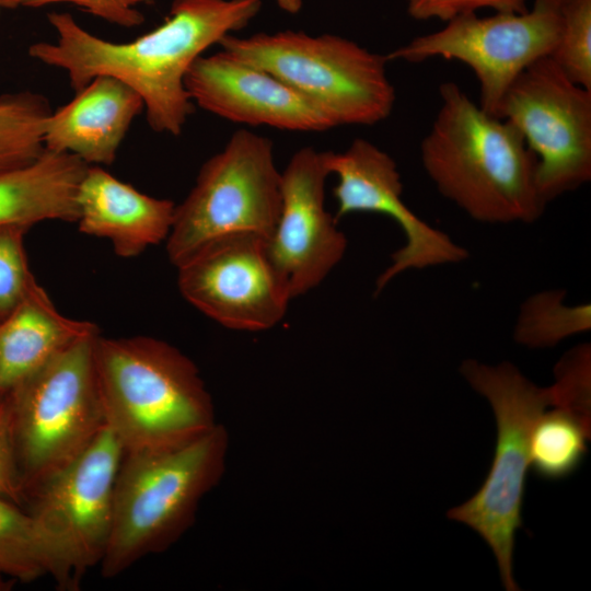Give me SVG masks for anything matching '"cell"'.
Wrapping results in <instances>:
<instances>
[{
  "label": "cell",
  "instance_id": "6da1fadb",
  "mask_svg": "<svg viewBox=\"0 0 591 591\" xmlns=\"http://www.w3.org/2000/svg\"><path fill=\"white\" fill-rule=\"evenodd\" d=\"M260 8L262 0H173L161 25L127 43L99 37L70 13L53 12L47 19L56 42L35 43L28 54L66 71L74 92L100 76L119 80L142 100L152 130L178 136L194 109L185 86L190 67Z\"/></svg>",
  "mask_w": 591,
  "mask_h": 591
},
{
  "label": "cell",
  "instance_id": "7a4b0ae2",
  "mask_svg": "<svg viewBox=\"0 0 591 591\" xmlns=\"http://www.w3.org/2000/svg\"><path fill=\"white\" fill-rule=\"evenodd\" d=\"M441 105L420 144L422 166L438 192L472 219L532 223L547 205L537 160L521 132L484 111L460 86H440Z\"/></svg>",
  "mask_w": 591,
  "mask_h": 591
},
{
  "label": "cell",
  "instance_id": "3957f363",
  "mask_svg": "<svg viewBox=\"0 0 591 591\" xmlns=\"http://www.w3.org/2000/svg\"><path fill=\"white\" fill-rule=\"evenodd\" d=\"M94 363L105 421L124 453L176 448L218 424L196 364L164 340L99 334Z\"/></svg>",
  "mask_w": 591,
  "mask_h": 591
},
{
  "label": "cell",
  "instance_id": "277c9868",
  "mask_svg": "<svg viewBox=\"0 0 591 591\" xmlns=\"http://www.w3.org/2000/svg\"><path fill=\"white\" fill-rule=\"evenodd\" d=\"M228 450V431L217 424L176 448L124 453L111 535L99 565L103 578L165 552L185 534L201 499L224 474Z\"/></svg>",
  "mask_w": 591,
  "mask_h": 591
},
{
  "label": "cell",
  "instance_id": "5b68a950",
  "mask_svg": "<svg viewBox=\"0 0 591 591\" xmlns=\"http://www.w3.org/2000/svg\"><path fill=\"white\" fill-rule=\"evenodd\" d=\"M221 49L281 80L334 124L374 125L389 117L395 90L386 56L333 34L299 31L225 36Z\"/></svg>",
  "mask_w": 591,
  "mask_h": 591
},
{
  "label": "cell",
  "instance_id": "8992f818",
  "mask_svg": "<svg viewBox=\"0 0 591 591\" xmlns=\"http://www.w3.org/2000/svg\"><path fill=\"white\" fill-rule=\"evenodd\" d=\"M460 371L493 407L497 441L493 464L482 487L447 515L468 525L484 538L497 559L505 589L518 591L512 555L515 531L522 526L530 436L538 417L554 405L553 392L551 386L533 384L510 362L488 366L467 359Z\"/></svg>",
  "mask_w": 591,
  "mask_h": 591
},
{
  "label": "cell",
  "instance_id": "52a82bcc",
  "mask_svg": "<svg viewBox=\"0 0 591 591\" xmlns=\"http://www.w3.org/2000/svg\"><path fill=\"white\" fill-rule=\"evenodd\" d=\"M99 334L74 341L5 393L25 498L106 426L94 363Z\"/></svg>",
  "mask_w": 591,
  "mask_h": 591
},
{
  "label": "cell",
  "instance_id": "ba28073f",
  "mask_svg": "<svg viewBox=\"0 0 591 591\" xmlns=\"http://www.w3.org/2000/svg\"><path fill=\"white\" fill-rule=\"evenodd\" d=\"M281 208V172L270 139L239 129L201 166L196 183L176 206L166 239L178 266L208 243L236 233L268 239Z\"/></svg>",
  "mask_w": 591,
  "mask_h": 591
},
{
  "label": "cell",
  "instance_id": "9c48e42d",
  "mask_svg": "<svg viewBox=\"0 0 591 591\" xmlns=\"http://www.w3.org/2000/svg\"><path fill=\"white\" fill-rule=\"evenodd\" d=\"M496 116L511 123L536 157L546 202L591 179V91L572 82L551 56L515 78Z\"/></svg>",
  "mask_w": 591,
  "mask_h": 591
},
{
  "label": "cell",
  "instance_id": "30bf717a",
  "mask_svg": "<svg viewBox=\"0 0 591 591\" xmlns=\"http://www.w3.org/2000/svg\"><path fill=\"white\" fill-rule=\"evenodd\" d=\"M565 0H533L522 13L459 15L433 33L414 38L386 58L420 62L433 57L468 66L479 84V106L496 116L515 78L530 65L549 57L557 46Z\"/></svg>",
  "mask_w": 591,
  "mask_h": 591
},
{
  "label": "cell",
  "instance_id": "8fae6325",
  "mask_svg": "<svg viewBox=\"0 0 591 591\" xmlns=\"http://www.w3.org/2000/svg\"><path fill=\"white\" fill-rule=\"evenodd\" d=\"M177 271L183 298L230 329L271 328L291 300L270 260L266 239L257 234L217 239L178 265Z\"/></svg>",
  "mask_w": 591,
  "mask_h": 591
},
{
  "label": "cell",
  "instance_id": "7c38bea8",
  "mask_svg": "<svg viewBox=\"0 0 591 591\" xmlns=\"http://www.w3.org/2000/svg\"><path fill=\"white\" fill-rule=\"evenodd\" d=\"M324 158L329 174L337 176L333 189L337 222L349 213L375 212L390 217L405 235V244L392 254L391 264L379 275L375 294L407 270L467 259L465 247L406 206L396 162L385 151L369 140L357 138L345 151H325Z\"/></svg>",
  "mask_w": 591,
  "mask_h": 591
},
{
  "label": "cell",
  "instance_id": "4fadbf2b",
  "mask_svg": "<svg viewBox=\"0 0 591 591\" xmlns=\"http://www.w3.org/2000/svg\"><path fill=\"white\" fill-rule=\"evenodd\" d=\"M123 456L120 441L106 425L78 457L30 497L32 513L65 547L79 582L105 554Z\"/></svg>",
  "mask_w": 591,
  "mask_h": 591
},
{
  "label": "cell",
  "instance_id": "5bb4252c",
  "mask_svg": "<svg viewBox=\"0 0 591 591\" xmlns=\"http://www.w3.org/2000/svg\"><path fill=\"white\" fill-rule=\"evenodd\" d=\"M324 152L298 150L281 172V208L267 252L291 299L317 287L341 260L345 234L325 208Z\"/></svg>",
  "mask_w": 591,
  "mask_h": 591
},
{
  "label": "cell",
  "instance_id": "9a60e30c",
  "mask_svg": "<svg viewBox=\"0 0 591 591\" xmlns=\"http://www.w3.org/2000/svg\"><path fill=\"white\" fill-rule=\"evenodd\" d=\"M185 86L194 104L223 119L291 131H324L332 120L270 72L229 51L200 56Z\"/></svg>",
  "mask_w": 591,
  "mask_h": 591
},
{
  "label": "cell",
  "instance_id": "2e32d148",
  "mask_svg": "<svg viewBox=\"0 0 591 591\" xmlns=\"http://www.w3.org/2000/svg\"><path fill=\"white\" fill-rule=\"evenodd\" d=\"M77 201L79 230L108 240L124 258L166 240L176 208L172 200L143 194L99 165L88 166Z\"/></svg>",
  "mask_w": 591,
  "mask_h": 591
},
{
  "label": "cell",
  "instance_id": "e0dca14e",
  "mask_svg": "<svg viewBox=\"0 0 591 591\" xmlns=\"http://www.w3.org/2000/svg\"><path fill=\"white\" fill-rule=\"evenodd\" d=\"M142 111V100L125 83L96 77L69 103L51 111L45 123L44 146L73 154L88 165H109Z\"/></svg>",
  "mask_w": 591,
  "mask_h": 591
},
{
  "label": "cell",
  "instance_id": "ac0fdd59",
  "mask_svg": "<svg viewBox=\"0 0 591 591\" xmlns=\"http://www.w3.org/2000/svg\"><path fill=\"white\" fill-rule=\"evenodd\" d=\"M99 333L58 312L34 278L18 305L0 320V392L5 394L74 341Z\"/></svg>",
  "mask_w": 591,
  "mask_h": 591
},
{
  "label": "cell",
  "instance_id": "d6986e66",
  "mask_svg": "<svg viewBox=\"0 0 591 591\" xmlns=\"http://www.w3.org/2000/svg\"><path fill=\"white\" fill-rule=\"evenodd\" d=\"M78 157L44 149L33 162L0 173V229L77 222V195L88 169Z\"/></svg>",
  "mask_w": 591,
  "mask_h": 591
},
{
  "label": "cell",
  "instance_id": "ffe728a7",
  "mask_svg": "<svg viewBox=\"0 0 591 591\" xmlns=\"http://www.w3.org/2000/svg\"><path fill=\"white\" fill-rule=\"evenodd\" d=\"M0 497V573L30 582L50 577L58 587L80 586L65 547L32 513Z\"/></svg>",
  "mask_w": 591,
  "mask_h": 591
},
{
  "label": "cell",
  "instance_id": "44dd1931",
  "mask_svg": "<svg viewBox=\"0 0 591 591\" xmlns=\"http://www.w3.org/2000/svg\"><path fill=\"white\" fill-rule=\"evenodd\" d=\"M591 409L553 405L535 421L529 445L530 468L543 479H561L582 463L590 440Z\"/></svg>",
  "mask_w": 591,
  "mask_h": 591
},
{
  "label": "cell",
  "instance_id": "7402d4cb",
  "mask_svg": "<svg viewBox=\"0 0 591 591\" xmlns=\"http://www.w3.org/2000/svg\"><path fill=\"white\" fill-rule=\"evenodd\" d=\"M590 328L589 303L567 305L565 291L546 290L522 303L513 334L518 344L529 348H549Z\"/></svg>",
  "mask_w": 591,
  "mask_h": 591
},
{
  "label": "cell",
  "instance_id": "603a6c76",
  "mask_svg": "<svg viewBox=\"0 0 591 591\" xmlns=\"http://www.w3.org/2000/svg\"><path fill=\"white\" fill-rule=\"evenodd\" d=\"M50 113L48 101L37 93L0 97V173L24 166L42 154Z\"/></svg>",
  "mask_w": 591,
  "mask_h": 591
},
{
  "label": "cell",
  "instance_id": "cb8c5ba5",
  "mask_svg": "<svg viewBox=\"0 0 591 591\" xmlns=\"http://www.w3.org/2000/svg\"><path fill=\"white\" fill-rule=\"evenodd\" d=\"M551 57L572 82L591 91V0H565Z\"/></svg>",
  "mask_w": 591,
  "mask_h": 591
},
{
  "label": "cell",
  "instance_id": "d4e9b609",
  "mask_svg": "<svg viewBox=\"0 0 591 591\" xmlns=\"http://www.w3.org/2000/svg\"><path fill=\"white\" fill-rule=\"evenodd\" d=\"M24 227L0 229V320L21 301L34 279L24 250Z\"/></svg>",
  "mask_w": 591,
  "mask_h": 591
},
{
  "label": "cell",
  "instance_id": "484cf974",
  "mask_svg": "<svg viewBox=\"0 0 591 591\" xmlns=\"http://www.w3.org/2000/svg\"><path fill=\"white\" fill-rule=\"evenodd\" d=\"M153 0H2L3 9L42 8L55 3H68L108 23L135 27L143 23L144 16L139 10L142 4H152Z\"/></svg>",
  "mask_w": 591,
  "mask_h": 591
},
{
  "label": "cell",
  "instance_id": "4316f807",
  "mask_svg": "<svg viewBox=\"0 0 591 591\" xmlns=\"http://www.w3.org/2000/svg\"><path fill=\"white\" fill-rule=\"evenodd\" d=\"M529 0H407L408 14L419 21L439 19L448 22L459 15L491 9L495 13H522Z\"/></svg>",
  "mask_w": 591,
  "mask_h": 591
},
{
  "label": "cell",
  "instance_id": "83f0119b",
  "mask_svg": "<svg viewBox=\"0 0 591 591\" xmlns=\"http://www.w3.org/2000/svg\"><path fill=\"white\" fill-rule=\"evenodd\" d=\"M0 497L20 505L25 498L7 394L0 398Z\"/></svg>",
  "mask_w": 591,
  "mask_h": 591
},
{
  "label": "cell",
  "instance_id": "f1b7e54d",
  "mask_svg": "<svg viewBox=\"0 0 591 591\" xmlns=\"http://www.w3.org/2000/svg\"><path fill=\"white\" fill-rule=\"evenodd\" d=\"M275 1L281 10L291 14L298 13L303 3V0H275Z\"/></svg>",
  "mask_w": 591,
  "mask_h": 591
},
{
  "label": "cell",
  "instance_id": "f546056e",
  "mask_svg": "<svg viewBox=\"0 0 591 591\" xmlns=\"http://www.w3.org/2000/svg\"><path fill=\"white\" fill-rule=\"evenodd\" d=\"M14 580L11 578H5V576L0 573V591H8L12 588Z\"/></svg>",
  "mask_w": 591,
  "mask_h": 591
},
{
  "label": "cell",
  "instance_id": "4dcf8cb0",
  "mask_svg": "<svg viewBox=\"0 0 591 591\" xmlns=\"http://www.w3.org/2000/svg\"><path fill=\"white\" fill-rule=\"evenodd\" d=\"M3 9L2 0H0V11Z\"/></svg>",
  "mask_w": 591,
  "mask_h": 591
},
{
  "label": "cell",
  "instance_id": "1f68e13d",
  "mask_svg": "<svg viewBox=\"0 0 591 591\" xmlns=\"http://www.w3.org/2000/svg\"><path fill=\"white\" fill-rule=\"evenodd\" d=\"M3 396H4V394L0 392V398H2Z\"/></svg>",
  "mask_w": 591,
  "mask_h": 591
}]
</instances>
